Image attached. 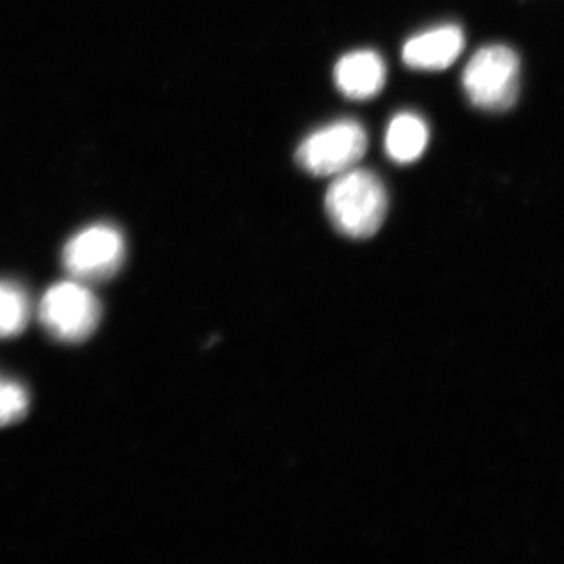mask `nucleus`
<instances>
[{
  "mask_svg": "<svg viewBox=\"0 0 564 564\" xmlns=\"http://www.w3.org/2000/svg\"><path fill=\"white\" fill-rule=\"evenodd\" d=\"M388 192L373 172L351 169L337 174L326 192L325 206L337 231L350 239H369L388 214Z\"/></svg>",
  "mask_w": 564,
  "mask_h": 564,
  "instance_id": "1",
  "label": "nucleus"
},
{
  "mask_svg": "<svg viewBox=\"0 0 564 564\" xmlns=\"http://www.w3.org/2000/svg\"><path fill=\"white\" fill-rule=\"evenodd\" d=\"M463 87L477 109L510 110L521 90V61L518 54L502 44L481 47L464 69Z\"/></svg>",
  "mask_w": 564,
  "mask_h": 564,
  "instance_id": "2",
  "label": "nucleus"
},
{
  "mask_svg": "<svg viewBox=\"0 0 564 564\" xmlns=\"http://www.w3.org/2000/svg\"><path fill=\"white\" fill-rule=\"evenodd\" d=\"M40 322L47 333L62 343L79 344L87 340L101 322L98 296L79 281L52 285L40 303Z\"/></svg>",
  "mask_w": 564,
  "mask_h": 564,
  "instance_id": "3",
  "label": "nucleus"
},
{
  "mask_svg": "<svg viewBox=\"0 0 564 564\" xmlns=\"http://www.w3.org/2000/svg\"><path fill=\"white\" fill-rule=\"evenodd\" d=\"M367 151V133L355 120H339L311 133L296 150V163L314 176H337Z\"/></svg>",
  "mask_w": 564,
  "mask_h": 564,
  "instance_id": "4",
  "label": "nucleus"
},
{
  "mask_svg": "<svg viewBox=\"0 0 564 564\" xmlns=\"http://www.w3.org/2000/svg\"><path fill=\"white\" fill-rule=\"evenodd\" d=\"M124 237L110 225L84 229L66 243L63 265L74 281L102 282L118 273L124 262Z\"/></svg>",
  "mask_w": 564,
  "mask_h": 564,
  "instance_id": "5",
  "label": "nucleus"
},
{
  "mask_svg": "<svg viewBox=\"0 0 564 564\" xmlns=\"http://www.w3.org/2000/svg\"><path fill=\"white\" fill-rule=\"evenodd\" d=\"M464 44L466 40L458 25H441L406 41L403 46V62L411 69H445L462 55Z\"/></svg>",
  "mask_w": 564,
  "mask_h": 564,
  "instance_id": "6",
  "label": "nucleus"
},
{
  "mask_svg": "<svg viewBox=\"0 0 564 564\" xmlns=\"http://www.w3.org/2000/svg\"><path fill=\"white\" fill-rule=\"evenodd\" d=\"M383 58L373 51H356L344 55L334 68L337 88L348 99L366 101L380 95L386 84Z\"/></svg>",
  "mask_w": 564,
  "mask_h": 564,
  "instance_id": "7",
  "label": "nucleus"
},
{
  "mask_svg": "<svg viewBox=\"0 0 564 564\" xmlns=\"http://www.w3.org/2000/svg\"><path fill=\"white\" fill-rule=\"evenodd\" d=\"M429 144V128L414 113H400L389 124L386 133V151L397 163L417 161Z\"/></svg>",
  "mask_w": 564,
  "mask_h": 564,
  "instance_id": "8",
  "label": "nucleus"
},
{
  "mask_svg": "<svg viewBox=\"0 0 564 564\" xmlns=\"http://www.w3.org/2000/svg\"><path fill=\"white\" fill-rule=\"evenodd\" d=\"M31 318V300L14 282L0 281V339L20 336Z\"/></svg>",
  "mask_w": 564,
  "mask_h": 564,
  "instance_id": "9",
  "label": "nucleus"
},
{
  "mask_svg": "<svg viewBox=\"0 0 564 564\" xmlns=\"http://www.w3.org/2000/svg\"><path fill=\"white\" fill-rule=\"evenodd\" d=\"M28 410V391L14 381L0 378V429L22 421Z\"/></svg>",
  "mask_w": 564,
  "mask_h": 564,
  "instance_id": "10",
  "label": "nucleus"
}]
</instances>
